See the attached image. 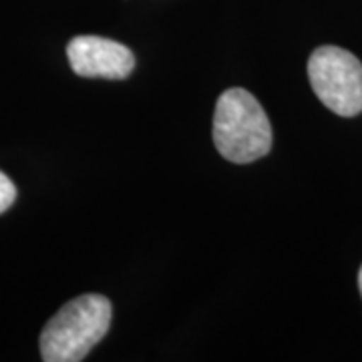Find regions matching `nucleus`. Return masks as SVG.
<instances>
[{"label":"nucleus","mask_w":362,"mask_h":362,"mask_svg":"<svg viewBox=\"0 0 362 362\" xmlns=\"http://www.w3.org/2000/svg\"><path fill=\"white\" fill-rule=\"evenodd\" d=\"M358 288H361V294H362V268L358 272Z\"/></svg>","instance_id":"obj_6"},{"label":"nucleus","mask_w":362,"mask_h":362,"mask_svg":"<svg viewBox=\"0 0 362 362\" xmlns=\"http://www.w3.org/2000/svg\"><path fill=\"white\" fill-rule=\"evenodd\" d=\"M66 57L78 77L119 81L135 69V57L125 45L95 35L75 37L66 47Z\"/></svg>","instance_id":"obj_4"},{"label":"nucleus","mask_w":362,"mask_h":362,"mask_svg":"<svg viewBox=\"0 0 362 362\" xmlns=\"http://www.w3.org/2000/svg\"><path fill=\"white\" fill-rule=\"evenodd\" d=\"M308 78L316 97L332 113H362V63L352 52L332 45L318 47L308 59Z\"/></svg>","instance_id":"obj_3"},{"label":"nucleus","mask_w":362,"mask_h":362,"mask_svg":"<svg viewBox=\"0 0 362 362\" xmlns=\"http://www.w3.org/2000/svg\"><path fill=\"white\" fill-rule=\"evenodd\" d=\"M16 199V187L6 173L0 171V214H4Z\"/></svg>","instance_id":"obj_5"},{"label":"nucleus","mask_w":362,"mask_h":362,"mask_svg":"<svg viewBox=\"0 0 362 362\" xmlns=\"http://www.w3.org/2000/svg\"><path fill=\"white\" fill-rule=\"evenodd\" d=\"M113 306L101 294H83L66 302L40 332L45 362H78L109 332Z\"/></svg>","instance_id":"obj_1"},{"label":"nucleus","mask_w":362,"mask_h":362,"mask_svg":"<svg viewBox=\"0 0 362 362\" xmlns=\"http://www.w3.org/2000/svg\"><path fill=\"white\" fill-rule=\"evenodd\" d=\"M272 125L259 101L246 89L221 93L214 113V143L232 163H252L272 149Z\"/></svg>","instance_id":"obj_2"}]
</instances>
